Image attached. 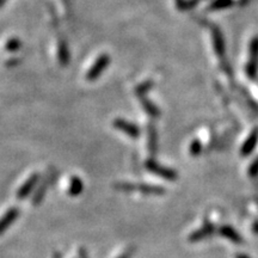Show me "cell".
<instances>
[{"label": "cell", "mask_w": 258, "mask_h": 258, "mask_svg": "<svg viewBox=\"0 0 258 258\" xmlns=\"http://www.w3.org/2000/svg\"><path fill=\"white\" fill-rule=\"evenodd\" d=\"M241 55L243 57L239 64L240 78L244 85L251 90L252 80L257 77L258 70V35H252L247 38Z\"/></svg>", "instance_id": "6da1fadb"}, {"label": "cell", "mask_w": 258, "mask_h": 258, "mask_svg": "<svg viewBox=\"0 0 258 258\" xmlns=\"http://www.w3.org/2000/svg\"><path fill=\"white\" fill-rule=\"evenodd\" d=\"M109 62H110V56L106 53H101L96 56V59L89 64V69L85 72V79L89 82L97 79L103 71L108 67Z\"/></svg>", "instance_id": "7a4b0ae2"}, {"label": "cell", "mask_w": 258, "mask_h": 258, "mask_svg": "<svg viewBox=\"0 0 258 258\" xmlns=\"http://www.w3.org/2000/svg\"><path fill=\"white\" fill-rule=\"evenodd\" d=\"M112 125H114L116 129H118L120 132H123V133L127 134L128 137H131V138L139 137V128L135 124H132L131 122L121 120V118H117V120L114 121Z\"/></svg>", "instance_id": "3957f363"}, {"label": "cell", "mask_w": 258, "mask_h": 258, "mask_svg": "<svg viewBox=\"0 0 258 258\" xmlns=\"http://www.w3.org/2000/svg\"><path fill=\"white\" fill-rule=\"evenodd\" d=\"M17 217H18V211L16 208L9 209V211L5 213L4 217H3L2 220H0V234L4 233L6 228H8L9 226L16 220V218Z\"/></svg>", "instance_id": "277c9868"}, {"label": "cell", "mask_w": 258, "mask_h": 258, "mask_svg": "<svg viewBox=\"0 0 258 258\" xmlns=\"http://www.w3.org/2000/svg\"><path fill=\"white\" fill-rule=\"evenodd\" d=\"M55 55L60 64H66L69 62V49H67L66 43L62 40H59L55 44Z\"/></svg>", "instance_id": "5b68a950"}, {"label": "cell", "mask_w": 258, "mask_h": 258, "mask_svg": "<svg viewBox=\"0 0 258 258\" xmlns=\"http://www.w3.org/2000/svg\"><path fill=\"white\" fill-rule=\"evenodd\" d=\"M37 178H38V176H37V175H32V176L30 177V178L27 179V182H25L24 184L22 185L21 188L18 189V192H17V196H18V198H21V199L25 198V196H27L28 194L31 191L32 186L35 185V183L37 182Z\"/></svg>", "instance_id": "8992f818"}, {"label": "cell", "mask_w": 258, "mask_h": 258, "mask_svg": "<svg viewBox=\"0 0 258 258\" xmlns=\"http://www.w3.org/2000/svg\"><path fill=\"white\" fill-rule=\"evenodd\" d=\"M116 188L120 190H124V191H132V190L140 189L141 192H154V188H151V186L146 185H134V184H125V183H122V184H117Z\"/></svg>", "instance_id": "52a82bcc"}, {"label": "cell", "mask_w": 258, "mask_h": 258, "mask_svg": "<svg viewBox=\"0 0 258 258\" xmlns=\"http://www.w3.org/2000/svg\"><path fill=\"white\" fill-rule=\"evenodd\" d=\"M21 47V41L16 37H9L6 38L3 43V49L5 51H15Z\"/></svg>", "instance_id": "ba28073f"}, {"label": "cell", "mask_w": 258, "mask_h": 258, "mask_svg": "<svg viewBox=\"0 0 258 258\" xmlns=\"http://www.w3.org/2000/svg\"><path fill=\"white\" fill-rule=\"evenodd\" d=\"M82 182H80L78 177H72V178H71V185L69 188V192L71 195H78V194L82 191Z\"/></svg>", "instance_id": "9c48e42d"}, {"label": "cell", "mask_w": 258, "mask_h": 258, "mask_svg": "<svg viewBox=\"0 0 258 258\" xmlns=\"http://www.w3.org/2000/svg\"><path fill=\"white\" fill-rule=\"evenodd\" d=\"M51 2L54 3V5H55V8L57 9L56 11H59L60 15L66 14L67 9H69L66 0H51Z\"/></svg>", "instance_id": "30bf717a"}, {"label": "cell", "mask_w": 258, "mask_h": 258, "mask_svg": "<svg viewBox=\"0 0 258 258\" xmlns=\"http://www.w3.org/2000/svg\"><path fill=\"white\" fill-rule=\"evenodd\" d=\"M131 253H132V251H128V252L122 254L120 258H129V257H131Z\"/></svg>", "instance_id": "8fae6325"}, {"label": "cell", "mask_w": 258, "mask_h": 258, "mask_svg": "<svg viewBox=\"0 0 258 258\" xmlns=\"http://www.w3.org/2000/svg\"><path fill=\"white\" fill-rule=\"evenodd\" d=\"M6 2V0H0V6H3L4 5V3Z\"/></svg>", "instance_id": "7c38bea8"}]
</instances>
